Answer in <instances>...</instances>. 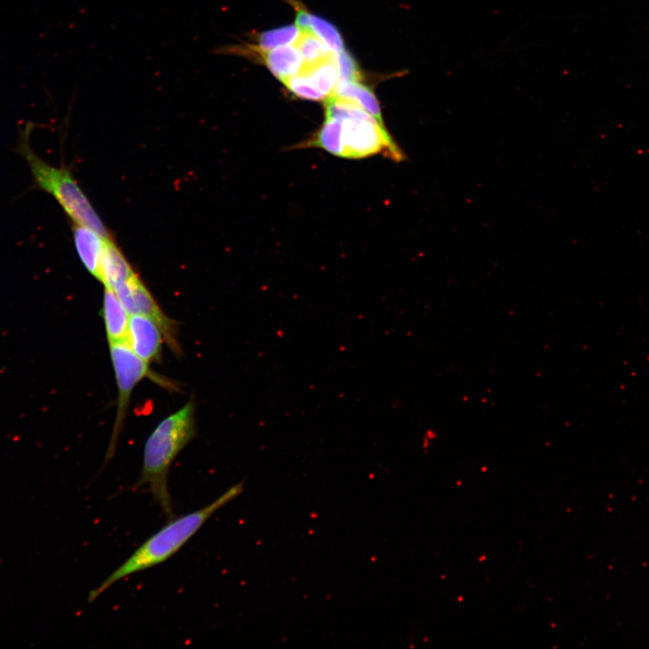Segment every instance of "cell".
Returning <instances> with one entry per match:
<instances>
[{"instance_id":"cell-1","label":"cell","mask_w":649,"mask_h":649,"mask_svg":"<svg viewBox=\"0 0 649 649\" xmlns=\"http://www.w3.org/2000/svg\"><path fill=\"white\" fill-rule=\"evenodd\" d=\"M196 434V403L190 398L182 407L162 418L144 443L142 466L134 489L144 488L168 520L175 517L168 485L169 471Z\"/></svg>"},{"instance_id":"cell-2","label":"cell","mask_w":649,"mask_h":649,"mask_svg":"<svg viewBox=\"0 0 649 649\" xmlns=\"http://www.w3.org/2000/svg\"><path fill=\"white\" fill-rule=\"evenodd\" d=\"M243 481L236 483L213 502L168 521L159 531L142 543L100 585L92 590L87 601L93 602L111 586L134 573L159 565L178 553L219 509L239 497Z\"/></svg>"},{"instance_id":"cell-3","label":"cell","mask_w":649,"mask_h":649,"mask_svg":"<svg viewBox=\"0 0 649 649\" xmlns=\"http://www.w3.org/2000/svg\"><path fill=\"white\" fill-rule=\"evenodd\" d=\"M31 126L27 124L18 138L16 151L26 161L34 187L50 194L75 224L88 227L103 237L110 236L90 201L65 166L55 167L40 158L30 143Z\"/></svg>"},{"instance_id":"cell-4","label":"cell","mask_w":649,"mask_h":649,"mask_svg":"<svg viewBox=\"0 0 649 649\" xmlns=\"http://www.w3.org/2000/svg\"><path fill=\"white\" fill-rule=\"evenodd\" d=\"M338 120L341 125L337 156L362 159L385 153L395 160H403V152L391 138L384 123L365 110L360 109L355 114Z\"/></svg>"},{"instance_id":"cell-5","label":"cell","mask_w":649,"mask_h":649,"mask_svg":"<svg viewBox=\"0 0 649 649\" xmlns=\"http://www.w3.org/2000/svg\"><path fill=\"white\" fill-rule=\"evenodd\" d=\"M109 352L116 381L117 399L114 423L105 453V463L112 459L115 452L134 388L145 378L164 383L157 374L151 370L149 363L133 352L127 342L109 343Z\"/></svg>"},{"instance_id":"cell-6","label":"cell","mask_w":649,"mask_h":649,"mask_svg":"<svg viewBox=\"0 0 649 649\" xmlns=\"http://www.w3.org/2000/svg\"><path fill=\"white\" fill-rule=\"evenodd\" d=\"M114 290L129 315H142L152 319L161 329L170 350L176 355L181 354L178 323L163 312L137 273Z\"/></svg>"},{"instance_id":"cell-7","label":"cell","mask_w":649,"mask_h":649,"mask_svg":"<svg viewBox=\"0 0 649 649\" xmlns=\"http://www.w3.org/2000/svg\"><path fill=\"white\" fill-rule=\"evenodd\" d=\"M164 335L160 326L142 315H130L127 343L147 363L160 360Z\"/></svg>"},{"instance_id":"cell-8","label":"cell","mask_w":649,"mask_h":649,"mask_svg":"<svg viewBox=\"0 0 649 649\" xmlns=\"http://www.w3.org/2000/svg\"><path fill=\"white\" fill-rule=\"evenodd\" d=\"M136 272L111 236L104 237L100 255V282L114 289Z\"/></svg>"},{"instance_id":"cell-9","label":"cell","mask_w":649,"mask_h":649,"mask_svg":"<svg viewBox=\"0 0 649 649\" xmlns=\"http://www.w3.org/2000/svg\"><path fill=\"white\" fill-rule=\"evenodd\" d=\"M101 315L108 343L126 342L130 315L112 288H105Z\"/></svg>"},{"instance_id":"cell-10","label":"cell","mask_w":649,"mask_h":649,"mask_svg":"<svg viewBox=\"0 0 649 649\" xmlns=\"http://www.w3.org/2000/svg\"><path fill=\"white\" fill-rule=\"evenodd\" d=\"M73 241L77 253L87 270L100 281V255L104 237L96 231L74 224Z\"/></svg>"},{"instance_id":"cell-11","label":"cell","mask_w":649,"mask_h":649,"mask_svg":"<svg viewBox=\"0 0 649 649\" xmlns=\"http://www.w3.org/2000/svg\"><path fill=\"white\" fill-rule=\"evenodd\" d=\"M332 95L355 103L383 123L380 106L373 90L360 81L338 80Z\"/></svg>"},{"instance_id":"cell-12","label":"cell","mask_w":649,"mask_h":649,"mask_svg":"<svg viewBox=\"0 0 649 649\" xmlns=\"http://www.w3.org/2000/svg\"><path fill=\"white\" fill-rule=\"evenodd\" d=\"M300 73L305 74L325 97L329 96L339 80L335 53L330 59L305 65Z\"/></svg>"},{"instance_id":"cell-13","label":"cell","mask_w":649,"mask_h":649,"mask_svg":"<svg viewBox=\"0 0 649 649\" xmlns=\"http://www.w3.org/2000/svg\"><path fill=\"white\" fill-rule=\"evenodd\" d=\"M295 45L299 50L305 65H313L334 56L330 48L313 32H301Z\"/></svg>"},{"instance_id":"cell-14","label":"cell","mask_w":649,"mask_h":649,"mask_svg":"<svg viewBox=\"0 0 649 649\" xmlns=\"http://www.w3.org/2000/svg\"><path fill=\"white\" fill-rule=\"evenodd\" d=\"M300 33L297 25H286L255 35L257 45H250L260 50H269L296 42Z\"/></svg>"},{"instance_id":"cell-15","label":"cell","mask_w":649,"mask_h":649,"mask_svg":"<svg viewBox=\"0 0 649 649\" xmlns=\"http://www.w3.org/2000/svg\"><path fill=\"white\" fill-rule=\"evenodd\" d=\"M311 31L319 37L330 50L337 54L344 50L343 38L338 29L327 20L310 14Z\"/></svg>"},{"instance_id":"cell-16","label":"cell","mask_w":649,"mask_h":649,"mask_svg":"<svg viewBox=\"0 0 649 649\" xmlns=\"http://www.w3.org/2000/svg\"><path fill=\"white\" fill-rule=\"evenodd\" d=\"M285 87L296 96L313 101L325 100V96L303 73L283 80Z\"/></svg>"},{"instance_id":"cell-17","label":"cell","mask_w":649,"mask_h":649,"mask_svg":"<svg viewBox=\"0 0 649 649\" xmlns=\"http://www.w3.org/2000/svg\"><path fill=\"white\" fill-rule=\"evenodd\" d=\"M339 80L360 81L361 70L354 58L347 51L343 50L335 54Z\"/></svg>"},{"instance_id":"cell-18","label":"cell","mask_w":649,"mask_h":649,"mask_svg":"<svg viewBox=\"0 0 649 649\" xmlns=\"http://www.w3.org/2000/svg\"><path fill=\"white\" fill-rule=\"evenodd\" d=\"M296 24L301 32H312L310 14L302 6L296 5Z\"/></svg>"}]
</instances>
